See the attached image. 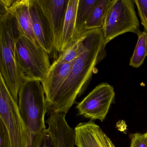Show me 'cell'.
Here are the masks:
<instances>
[{
    "mask_svg": "<svg viewBox=\"0 0 147 147\" xmlns=\"http://www.w3.org/2000/svg\"><path fill=\"white\" fill-rule=\"evenodd\" d=\"M76 59L67 63H61L55 60L51 64L46 77L42 83L48 106L53 102Z\"/></svg>",
    "mask_w": 147,
    "mask_h": 147,
    "instance_id": "obj_10",
    "label": "cell"
},
{
    "mask_svg": "<svg viewBox=\"0 0 147 147\" xmlns=\"http://www.w3.org/2000/svg\"><path fill=\"white\" fill-rule=\"evenodd\" d=\"M74 129L77 147H116L100 127L92 120L80 123Z\"/></svg>",
    "mask_w": 147,
    "mask_h": 147,
    "instance_id": "obj_9",
    "label": "cell"
},
{
    "mask_svg": "<svg viewBox=\"0 0 147 147\" xmlns=\"http://www.w3.org/2000/svg\"><path fill=\"white\" fill-rule=\"evenodd\" d=\"M69 0H38L53 31L57 51Z\"/></svg>",
    "mask_w": 147,
    "mask_h": 147,
    "instance_id": "obj_11",
    "label": "cell"
},
{
    "mask_svg": "<svg viewBox=\"0 0 147 147\" xmlns=\"http://www.w3.org/2000/svg\"><path fill=\"white\" fill-rule=\"evenodd\" d=\"M146 49H147V37H146Z\"/></svg>",
    "mask_w": 147,
    "mask_h": 147,
    "instance_id": "obj_22",
    "label": "cell"
},
{
    "mask_svg": "<svg viewBox=\"0 0 147 147\" xmlns=\"http://www.w3.org/2000/svg\"><path fill=\"white\" fill-rule=\"evenodd\" d=\"M138 36L137 43L129 63L130 66L134 68L140 67L147 56L146 43L147 33L144 31L141 32Z\"/></svg>",
    "mask_w": 147,
    "mask_h": 147,
    "instance_id": "obj_17",
    "label": "cell"
},
{
    "mask_svg": "<svg viewBox=\"0 0 147 147\" xmlns=\"http://www.w3.org/2000/svg\"><path fill=\"white\" fill-rule=\"evenodd\" d=\"M18 20L20 32L33 42L37 47L40 44L34 33L29 9V0H13L8 8H5ZM42 47V46H41Z\"/></svg>",
    "mask_w": 147,
    "mask_h": 147,
    "instance_id": "obj_12",
    "label": "cell"
},
{
    "mask_svg": "<svg viewBox=\"0 0 147 147\" xmlns=\"http://www.w3.org/2000/svg\"><path fill=\"white\" fill-rule=\"evenodd\" d=\"M18 105L31 142L35 135L47 129L45 116L49 106L42 83L26 77L19 91Z\"/></svg>",
    "mask_w": 147,
    "mask_h": 147,
    "instance_id": "obj_3",
    "label": "cell"
},
{
    "mask_svg": "<svg viewBox=\"0 0 147 147\" xmlns=\"http://www.w3.org/2000/svg\"><path fill=\"white\" fill-rule=\"evenodd\" d=\"M86 36V30L75 36L67 47L60 53L56 61L61 63H67L77 59L85 51L84 41Z\"/></svg>",
    "mask_w": 147,
    "mask_h": 147,
    "instance_id": "obj_14",
    "label": "cell"
},
{
    "mask_svg": "<svg viewBox=\"0 0 147 147\" xmlns=\"http://www.w3.org/2000/svg\"><path fill=\"white\" fill-rule=\"evenodd\" d=\"M18 66L25 77L43 82L51 66L49 55L20 32L16 44Z\"/></svg>",
    "mask_w": 147,
    "mask_h": 147,
    "instance_id": "obj_5",
    "label": "cell"
},
{
    "mask_svg": "<svg viewBox=\"0 0 147 147\" xmlns=\"http://www.w3.org/2000/svg\"><path fill=\"white\" fill-rule=\"evenodd\" d=\"M114 88L107 83H102L94 88L76 106L79 115L91 120L103 122L114 100Z\"/></svg>",
    "mask_w": 147,
    "mask_h": 147,
    "instance_id": "obj_7",
    "label": "cell"
},
{
    "mask_svg": "<svg viewBox=\"0 0 147 147\" xmlns=\"http://www.w3.org/2000/svg\"><path fill=\"white\" fill-rule=\"evenodd\" d=\"M99 0H79L76 17V35L85 31V26L92 11Z\"/></svg>",
    "mask_w": 147,
    "mask_h": 147,
    "instance_id": "obj_16",
    "label": "cell"
},
{
    "mask_svg": "<svg viewBox=\"0 0 147 147\" xmlns=\"http://www.w3.org/2000/svg\"><path fill=\"white\" fill-rule=\"evenodd\" d=\"M146 134H147V132H146Z\"/></svg>",
    "mask_w": 147,
    "mask_h": 147,
    "instance_id": "obj_23",
    "label": "cell"
},
{
    "mask_svg": "<svg viewBox=\"0 0 147 147\" xmlns=\"http://www.w3.org/2000/svg\"><path fill=\"white\" fill-rule=\"evenodd\" d=\"M131 144L130 147H147V135L136 133L131 136Z\"/></svg>",
    "mask_w": 147,
    "mask_h": 147,
    "instance_id": "obj_20",
    "label": "cell"
},
{
    "mask_svg": "<svg viewBox=\"0 0 147 147\" xmlns=\"http://www.w3.org/2000/svg\"><path fill=\"white\" fill-rule=\"evenodd\" d=\"M30 147H57L47 129L36 134L32 139Z\"/></svg>",
    "mask_w": 147,
    "mask_h": 147,
    "instance_id": "obj_18",
    "label": "cell"
},
{
    "mask_svg": "<svg viewBox=\"0 0 147 147\" xmlns=\"http://www.w3.org/2000/svg\"><path fill=\"white\" fill-rule=\"evenodd\" d=\"M32 27L37 39L51 56L56 51L53 31L38 0H29Z\"/></svg>",
    "mask_w": 147,
    "mask_h": 147,
    "instance_id": "obj_8",
    "label": "cell"
},
{
    "mask_svg": "<svg viewBox=\"0 0 147 147\" xmlns=\"http://www.w3.org/2000/svg\"><path fill=\"white\" fill-rule=\"evenodd\" d=\"M136 6L141 23L147 33V0H133Z\"/></svg>",
    "mask_w": 147,
    "mask_h": 147,
    "instance_id": "obj_19",
    "label": "cell"
},
{
    "mask_svg": "<svg viewBox=\"0 0 147 147\" xmlns=\"http://www.w3.org/2000/svg\"><path fill=\"white\" fill-rule=\"evenodd\" d=\"M111 0H99L87 20L85 30L102 28L108 6Z\"/></svg>",
    "mask_w": 147,
    "mask_h": 147,
    "instance_id": "obj_15",
    "label": "cell"
},
{
    "mask_svg": "<svg viewBox=\"0 0 147 147\" xmlns=\"http://www.w3.org/2000/svg\"><path fill=\"white\" fill-rule=\"evenodd\" d=\"M79 0H69L67 12L57 51L61 53L75 36L76 17Z\"/></svg>",
    "mask_w": 147,
    "mask_h": 147,
    "instance_id": "obj_13",
    "label": "cell"
},
{
    "mask_svg": "<svg viewBox=\"0 0 147 147\" xmlns=\"http://www.w3.org/2000/svg\"><path fill=\"white\" fill-rule=\"evenodd\" d=\"M0 147H12L8 131L2 120L0 119Z\"/></svg>",
    "mask_w": 147,
    "mask_h": 147,
    "instance_id": "obj_21",
    "label": "cell"
},
{
    "mask_svg": "<svg viewBox=\"0 0 147 147\" xmlns=\"http://www.w3.org/2000/svg\"><path fill=\"white\" fill-rule=\"evenodd\" d=\"M20 31L18 20L8 11L0 13V74L17 103L25 77L18 66L16 44Z\"/></svg>",
    "mask_w": 147,
    "mask_h": 147,
    "instance_id": "obj_2",
    "label": "cell"
},
{
    "mask_svg": "<svg viewBox=\"0 0 147 147\" xmlns=\"http://www.w3.org/2000/svg\"><path fill=\"white\" fill-rule=\"evenodd\" d=\"M0 119L8 131L12 147H30L29 131L23 120L18 103L0 74Z\"/></svg>",
    "mask_w": 147,
    "mask_h": 147,
    "instance_id": "obj_6",
    "label": "cell"
},
{
    "mask_svg": "<svg viewBox=\"0 0 147 147\" xmlns=\"http://www.w3.org/2000/svg\"><path fill=\"white\" fill-rule=\"evenodd\" d=\"M134 4L132 0L111 1L102 28L106 44L124 33L141 32Z\"/></svg>",
    "mask_w": 147,
    "mask_h": 147,
    "instance_id": "obj_4",
    "label": "cell"
},
{
    "mask_svg": "<svg viewBox=\"0 0 147 147\" xmlns=\"http://www.w3.org/2000/svg\"><path fill=\"white\" fill-rule=\"evenodd\" d=\"M85 50L74 63L49 109L67 114L88 86L96 67L107 55L102 28L86 30Z\"/></svg>",
    "mask_w": 147,
    "mask_h": 147,
    "instance_id": "obj_1",
    "label": "cell"
}]
</instances>
